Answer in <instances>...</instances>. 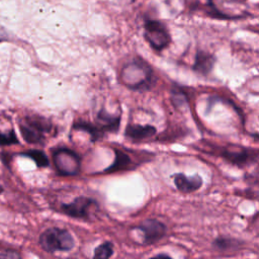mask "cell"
Masks as SVG:
<instances>
[{"instance_id":"cell-1","label":"cell","mask_w":259,"mask_h":259,"mask_svg":"<svg viewBox=\"0 0 259 259\" xmlns=\"http://www.w3.org/2000/svg\"><path fill=\"white\" fill-rule=\"evenodd\" d=\"M151 67L143 60H135L126 64L121 72L123 83L133 89H147L152 82Z\"/></svg>"},{"instance_id":"cell-2","label":"cell","mask_w":259,"mask_h":259,"mask_svg":"<svg viewBox=\"0 0 259 259\" xmlns=\"http://www.w3.org/2000/svg\"><path fill=\"white\" fill-rule=\"evenodd\" d=\"M39 244L47 252L70 251L75 246V240L65 229L51 228L40 235Z\"/></svg>"},{"instance_id":"cell-3","label":"cell","mask_w":259,"mask_h":259,"mask_svg":"<svg viewBox=\"0 0 259 259\" xmlns=\"http://www.w3.org/2000/svg\"><path fill=\"white\" fill-rule=\"evenodd\" d=\"M20 133L24 141L30 144L39 143L44 139V134L52 128V124L46 118L33 115L27 116L19 122Z\"/></svg>"},{"instance_id":"cell-4","label":"cell","mask_w":259,"mask_h":259,"mask_svg":"<svg viewBox=\"0 0 259 259\" xmlns=\"http://www.w3.org/2000/svg\"><path fill=\"white\" fill-rule=\"evenodd\" d=\"M145 38L150 46L157 50L162 51L167 48L171 41V36L166 26L157 20L148 19L145 22Z\"/></svg>"},{"instance_id":"cell-5","label":"cell","mask_w":259,"mask_h":259,"mask_svg":"<svg viewBox=\"0 0 259 259\" xmlns=\"http://www.w3.org/2000/svg\"><path fill=\"white\" fill-rule=\"evenodd\" d=\"M53 161L62 175H76L80 170V159L78 155L70 149L59 148L53 152Z\"/></svg>"},{"instance_id":"cell-6","label":"cell","mask_w":259,"mask_h":259,"mask_svg":"<svg viewBox=\"0 0 259 259\" xmlns=\"http://www.w3.org/2000/svg\"><path fill=\"white\" fill-rule=\"evenodd\" d=\"M219 155L227 162L242 167L254 161L258 156V152L240 145H228L220 150Z\"/></svg>"},{"instance_id":"cell-7","label":"cell","mask_w":259,"mask_h":259,"mask_svg":"<svg viewBox=\"0 0 259 259\" xmlns=\"http://www.w3.org/2000/svg\"><path fill=\"white\" fill-rule=\"evenodd\" d=\"M61 208L64 213L72 218L89 219L90 214L97 210L98 205L92 198L86 196H78L70 203H63Z\"/></svg>"},{"instance_id":"cell-8","label":"cell","mask_w":259,"mask_h":259,"mask_svg":"<svg viewBox=\"0 0 259 259\" xmlns=\"http://www.w3.org/2000/svg\"><path fill=\"white\" fill-rule=\"evenodd\" d=\"M136 229L144 234L145 244H154L161 240L167 232L165 224L156 219H147L141 223Z\"/></svg>"},{"instance_id":"cell-9","label":"cell","mask_w":259,"mask_h":259,"mask_svg":"<svg viewBox=\"0 0 259 259\" xmlns=\"http://www.w3.org/2000/svg\"><path fill=\"white\" fill-rule=\"evenodd\" d=\"M173 181L176 188L186 194L198 190L203 184V180L198 174L187 176L184 173H176L173 175Z\"/></svg>"},{"instance_id":"cell-10","label":"cell","mask_w":259,"mask_h":259,"mask_svg":"<svg viewBox=\"0 0 259 259\" xmlns=\"http://www.w3.org/2000/svg\"><path fill=\"white\" fill-rule=\"evenodd\" d=\"M215 57L207 52L198 51L194 57V63L192 69L195 73L200 74L202 76H207L211 73L214 64H215Z\"/></svg>"},{"instance_id":"cell-11","label":"cell","mask_w":259,"mask_h":259,"mask_svg":"<svg viewBox=\"0 0 259 259\" xmlns=\"http://www.w3.org/2000/svg\"><path fill=\"white\" fill-rule=\"evenodd\" d=\"M156 132V127L150 124H130L125 130V136L134 141H142L153 137Z\"/></svg>"},{"instance_id":"cell-12","label":"cell","mask_w":259,"mask_h":259,"mask_svg":"<svg viewBox=\"0 0 259 259\" xmlns=\"http://www.w3.org/2000/svg\"><path fill=\"white\" fill-rule=\"evenodd\" d=\"M133 168V161L130 158V156L120 151V150H115V158L113 163L105 169V173H113V172H118V171H123Z\"/></svg>"},{"instance_id":"cell-13","label":"cell","mask_w":259,"mask_h":259,"mask_svg":"<svg viewBox=\"0 0 259 259\" xmlns=\"http://www.w3.org/2000/svg\"><path fill=\"white\" fill-rule=\"evenodd\" d=\"M99 125L97 127L103 132H116L119 126V116H112L104 109H101L98 113Z\"/></svg>"},{"instance_id":"cell-14","label":"cell","mask_w":259,"mask_h":259,"mask_svg":"<svg viewBox=\"0 0 259 259\" xmlns=\"http://www.w3.org/2000/svg\"><path fill=\"white\" fill-rule=\"evenodd\" d=\"M241 245V242L237 239L230 238V237H217L212 241V247L218 251H230V250H237Z\"/></svg>"},{"instance_id":"cell-15","label":"cell","mask_w":259,"mask_h":259,"mask_svg":"<svg viewBox=\"0 0 259 259\" xmlns=\"http://www.w3.org/2000/svg\"><path fill=\"white\" fill-rule=\"evenodd\" d=\"M21 156H25V157H29L30 159H32L35 164L38 167H47L49 166V160L47 158V156L45 155V153L42 151H38V150H29L23 153H20Z\"/></svg>"},{"instance_id":"cell-16","label":"cell","mask_w":259,"mask_h":259,"mask_svg":"<svg viewBox=\"0 0 259 259\" xmlns=\"http://www.w3.org/2000/svg\"><path fill=\"white\" fill-rule=\"evenodd\" d=\"M75 127L78 131H84L87 132L94 140L102 137V132L95 125L87 122V121H79L75 124Z\"/></svg>"},{"instance_id":"cell-17","label":"cell","mask_w":259,"mask_h":259,"mask_svg":"<svg viewBox=\"0 0 259 259\" xmlns=\"http://www.w3.org/2000/svg\"><path fill=\"white\" fill-rule=\"evenodd\" d=\"M112 254H113V246L110 242H105V243L99 245L94 251L95 258L106 259V258L111 257Z\"/></svg>"},{"instance_id":"cell-18","label":"cell","mask_w":259,"mask_h":259,"mask_svg":"<svg viewBox=\"0 0 259 259\" xmlns=\"http://www.w3.org/2000/svg\"><path fill=\"white\" fill-rule=\"evenodd\" d=\"M17 143H18V140L16 138V135H15L13 128L7 133L0 132V145L7 146V145H13V144H17Z\"/></svg>"},{"instance_id":"cell-19","label":"cell","mask_w":259,"mask_h":259,"mask_svg":"<svg viewBox=\"0 0 259 259\" xmlns=\"http://www.w3.org/2000/svg\"><path fill=\"white\" fill-rule=\"evenodd\" d=\"M172 101L176 106H181L187 103L186 95L180 89H172Z\"/></svg>"},{"instance_id":"cell-20","label":"cell","mask_w":259,"mask_h":259,"mask_svg":"<svg viewBox=\"0 0 259 259\" xmlns=\"http://www.w3.org/2000/svg\"><path fill=\"white\" fill-rule=\"evenodd\" d=\"M18 257H20V255L14 251L5 250V249L0 250V258H18Z\"/></svg>"},{"instance_id":"cell-21","label":"cell","mask_w":259,"mask_h":259,"mask_svg":"<svg viewBox=\"0 0 259 259\" xmlns=\"http://www.w3.org/2000/svg\"><path fill=\"white\" fill-rule=\"evenodd\" d=\"M6 39H7V34H6V32H5L4 30L0 29V42H1V41H4V40H6Z\"/></svg>"},{"instance_id":"cell-22","label":"cell","mask_w":259,"mask_h":259,"mask_svg":"<svg viewBox=\"0 0 259 259\" xmlns=\"http://www.w3.org/2000/svg\"><path fill=\"white\" fill-rule=\"evenodd\" d=\"M132 1H135V0H132Z\"/></svg>"}]
</instances>
